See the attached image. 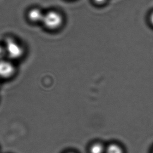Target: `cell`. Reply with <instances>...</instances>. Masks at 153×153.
<instances>
[{
  "mask_svg": "<svg viewBox=\"0 0 153 153\" xmlns=\"http://www.w3.org/2000/svg\"><path fill=\"white\" fill-rule=\"evenodd\" d=\"M64 19L60 13L54 10L45 13L41 23L46 29L55 30L59 29L63 24Z\"/></svg>",
  "mask_w": 153,
  "mask_h": 153,
  "instance_id": "obj_1",
  "label": "cell"
},
{
  "mask_svg": "<svg viewBox=\"0 0 153 153\" xmlns=\"http://www.w3.org/2000/svg\"><path fill=\"white\" fill-rule=\"evenodd\" d=\"M5 47L7 56L12 59H19L23 56L24 53L22 46L11 38L6 40Z\"/></svg>",
  "mask_w": 153,
  "mask_h": 153,
  "instance_id": "obj_2",
  "label": "cell"
},
{
  "mask_svg": "<svg viewBox=\"0 0 153 153\" xmlns=\"http://www.w3.org/2000/svg\"><path fill=\"white\" fill-rule=\"evenodd\" d=\"M15 71L14 65L10 61L0 60V78L10 79L14 75Z\"/></svg>",
  "mask_w": 153,
  "mask_h": 153,
  "instance_id": "obj_3",
  "label": "cell"
},
{
  "mask_svg": "<svg viewBox=\"0 0 153 153\" xmlns=\"http://www.w3.org/2000/svg\"><path fill=\"white\" fill-rule=\"evenodd\" d=\"M45 13L41 9L38 7H33L29 8L26 14L27 19L32 23H41Z\"/></svg>",
  "mask_w": 153,
  "mask_h": 153,
  "instance_id": "obj_4",
  "label": "cell"
},
{
  "mask_svg": "<svg viewBox=\"0 0 153 153\" xmlns=\"http://www.w3.org/2000/svg\"><path fill=\"white\" fill-rule=\"evenodd\" d=\"M106 153H123L121 147L116 144H111L106 149Z\"/></svg>",
  "mask_w": 153,
  "mask_h": 153,
  "instance_id": "obj_5",
  "label": "cell"
},
{
  "mask_svg": "<svg viewBox=\"0 0 153 153\" xmlns=\"http://www.w3.org/2000/svg\"><path fill=\"white\" fill-rule=\"evenodd\" d=\"M105 149L103 145L101 144L96 143L92 145L90 149L91 153H104Z\"/></svg>",
  "mask_w": 153,
  "mask_h": 153,
  "instance_id": "obj_6",
  "label": "cell"
},
{
  "mask_svg": "<svg viewBox=\"0 0 153 153\" xmlns=\"http://www.w3.org/2000/svg\"><path fill=\"white\" fill-rule=\"evenodd\" d=\"M5 56H7L5 47V46L4 47L0 45V60L4 59Z\"/></svg>",
  "mask_w": 153,
  "mask_h": 153,
  "instance_id": "obj_7",
  "label": "cell"
},
{
  "mask_svg": "<svg viewBox=\"0 0 153 153\" xmlns=\"http://www.w3.org/2000/svg\"><path fill=\"white\" fill-rule=\"evenodd\" d=\"M94 1L96 3H97L98 4H102L106 1V0H94Z\"/></svg>",
  "mask_w": 153,
  "mask_h": 153,
  "instance_id": "obj_8",
  "label": "cell"
},
{
  "mask_svg": "<svg viewBox=\"0 0 153 153\" xmlns=\"http://www.w3.org/2000/svg\"><path fill=\"white\" fill-rule=\"evenodd\" d=\"M150 20H151V22L152 24V25H153V13L152 14L151 16Z\"/></svg>",
  "mask_w": 153,
  "mask_h": 153,
  "instance_id": "obj_9",
  "label": "cell"
}]
</instances>
